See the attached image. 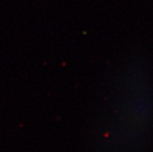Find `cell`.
I'll list each match as a JSON object with an SVG mask.
<instances>
[]
</instances>
